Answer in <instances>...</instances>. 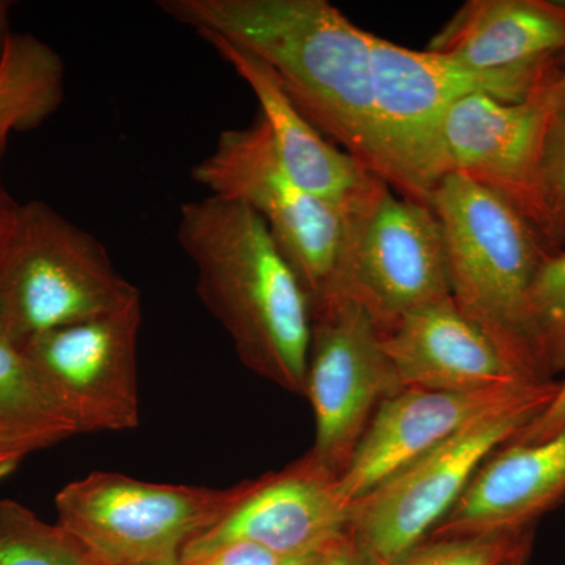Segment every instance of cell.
Wrapping results in <instances>:
<instances>
[{"label":"cell","instance_id":"obj_12","mask_svg":"<svg viewBox=\"0 0 565 565\" xmlns=\"http://www.w3.org/2000/svg\"><path fill=\"white\" fill-rule=\"evenodd\" d=\"M338 478L300 459L280 473L256 479L252 492L182 550L180 565H200L236 542L280 557L313 555L351 534L352 505Z\"/></svg>","mask_w":565,"mask_h":565},{"label":"cell","instance_id":"obj_23","mask_svg":"<svg viewBox=\"0 0 565 565\" xmlns=\"http://www.w3.org/2000/svg\"><path fill=\"white\" fill-rule=\"evenodd\" d=\"M533 533L426 539L393 565H511L531 552Z\"/></svg>","mask_w":565,"mask_h":565},{"label":"cell","instance_id":"obj_8","mask_svg":"<svg viewBox=\"0 0 565 565\" xmlns=\"http://www.w3.org/2000/svg\"><path fill=\"white\" fill-rule=\"evenodd\" d=\"M191 174L210 195L244 204L266 223L310 305L326 292L343 244L348 212L292 180L262 115L245 128L223 131Z\"/></svg>","mask_w":565,"mask_h":565},{"label":"cell","instance_id":"obj_35","mask_svg":"<svg viewBox=\"0 0 565 565\" xmlns=\"http://www.w3.org/2000/svg\"><path fill=\"white\" fill-rule=\"evenodd\" d=\"M565 7V6H564Z\"/></svg>","mask_w":565,"mask_h":565},{"label":"cell","instance_id":"obj_26","mask_svg":"<svg viewBox=\"0 0 565 565\" xmlns=\"http://www.w3.org/2000/svg\"><path fill=\"white\" fill-rule=\"evenodd\" d=\"M285 557L274 555L262 546L236 542L223 546L200 565H282Z\"/></svg>","mask_w":565,"mask_h":565},{"label":"cell","instance_id":"obj_30","mask_svg":"<svg viewBox=\"0 0 565 565\" xmlns=\"http://www.w3.org/2000/svg\"><path fill=\"white\" fill-rule=\"evenodd\" d=\"M10 6V2L0 0V62H2L3 54H6L7 44H9L11 33H13L10 32L9 24Z\"/></svg>","mask_w":565,"mask_h":565},{"label":"cell","instance_id":"obj_9","mask_svg":"<svg viewBox=\"0 0 565 565\" xmlns=\"http://www.w3.org/2000/svg\"><path fill=\"white\" fill-rule=\"evenodd\" d=\"M555 388L471 424L352 505L351 535L377 565H393L429 537L482 463L533 423Z\"/></svg>","mask_w":565,"mask_h":565},{"label":"cell","instance_id":"obj_2","mask_svg":"<svg viewBox=\"0 0 565 565\" xmlns=\"http://www.w3.org/2000/svg\"><path fill=\"white\" fill-rule=\"evenodd\" d=\"M177 237L195 266L200 299L241 362L305 396L310 300L266 223L244 204L207 195L182 204Z\"/></svg>","mask_w":565,"mask_h":565},{"label":"cell","instance_id":"obj_15","mask_svg":"<svg viewBox=\"0 0 565 565\" xmlns=\"http://www.w3.org/2000/svg\"><path fill=\"white\" fill-rule=\"evenodd\" d=\"M196 33L250 87L278 158L300 188L345 212L373 195L384 181L315 128L266 62L218 33Z\"/></svg>","mask_w":565,"mask_h":565},{"label":"cell","instance_id":"obj_21","mask_svg":"<svg viewBox=\"0 0 565 565\" xmlns=\"http://www.w3.org/2000/svg\"><path fill=\"white\" fill-rule=\"evenodd\" d=\"M0 565H102L63 530L17 501H0Z\"/></svg>","mask_w":565,"mask_h":565},{"label":"cell","instance_id":"obj_34","mask_svg":"<svg viewBox=\"0 0 565 565\" xmlns=\"http://www.w3.org/2000/svg\"><path fill=\"white\" fill-rule=\"evenodd\" d=\"M0 337H3V332H2V315H0Z\"/></svg>","mask_w":565,"mask_h":565},{"label":"cell","instance_id":"obj_27","mask_svg":"<svg viewBox=\"0 0 565 565\" xmlns=\"http://www.w3.org/2000/svg\"><path fill=\"white\" fill-rule=\"evenodd\" d=\"M319 565H377L373 557L353 541L352 535L341 539L323 553Z\"/></svg>","mask_w":565,"mask_h":565},{"label":"cell","instance_id":"obj_22","mask_svg":"<svg viewBox=\"0 0 565 565\" xmlns=\"http://www.w3.org/2000/svg\"><path fill=\"white\" fill-rule=\"evenodd\" d=\"M527 327L545 381L565 371V253L539 267L527 300Z\"/></svg>","mask_w":565,"mask_h":565},{"label":"cell","instance_id":"obj_7","mask_svg":"<svg viewBox=\"0 0 565 565\" xmlns=\"http://www.w3.org/2000/svg\"><path fill=\"white\" fill-rule=\"evenodd\" d=\"M323 297L359 305L381 333L405 315L451 297L444 230L433 207L382 182L345 215L337 266L318 300Z\"/></svg>","mask_w":565,"mask_h":565},{"label":"cell","instance_id":"obj_14","mask_svg":"<svg viewBox=\"0 0 565 565\" xmlns=\"http://www.w3.org/2000/svg\"><path fill=\"white\" fill-rule=\"evenodd\" d=\"M559 103L555 84L523 103L470 95L448 111L444 141L449 172L541 214L539 170L546 132Z\"/></svg>","mask_w":565,"mask_h":565},{"label":"cell","instance_id":"obj_32","mask_svg":"<svg viewBox=\"0 0 565 565\" xmlns=\"http://www.w3.org/2000/svg\"><path fill=\"white\" fill-rule=\"evenodd\" d=\"M555 93H556L557 103L561 104V107L565 106V77L563 81L556 82Z\"/></svg>","mask_w":565,"mask_h":565},{"label":"cell","instance_id":"obj_31","mask_svg":"<svg viewBox=\"0 0 565 565\" xmlns=\"http://www.w3.org/2000/svg\"><path fill=\"white\" fill-rule=\"evenodd\" d=\"M326 552L313 553V555L286 557L285 563H282V565H319V563H321L323 553Z\"/></svg>","mask_w":565,"mask_h":565},{"label":"cell","instance_id":"obj_16","mask_svg":"<svg viewBox=\"0 0 565 565\" xmlns=\"http://www.w3.org/2000/svg\"><path fill=\"white\" fill-rule=\"evenodd\" d=\"M381 334L401 392L471 393L533 382L505 362L451 297L405 315Z\"/></svg>","mask_w":565,"mask_h":565},{"label":"cell","instance_id":"obj_13","mask_svg":"<svg viewBox=\"0 0 565 565\" xmlns=\"http://www.w3.org/2000/svg\"><path fill=\"white\" fill-rule=\"evenodd\" d=\"M556 385L555 381L520 382L486 392L404 390L393 394L382 401L367 424L351 462L338 478V492L353 504L471 424L541 396Z\"/></svg>","mask_w":565,"mask_h":565},{"label":"cell","instance_id":"obj_6","mask_svg":"<svg viewBox=\"0 0 565 565\" xmlns=\"http://www.w3.org/2000/svg\"><path fill=\"white\" fill-rule=\"evenodd\" d=\"M255 482L211 489L96 471L57 493V523L102 565H180L184 546L228 514Z\"/></svg>","mask_w":565,"mask_h":565},{"label":"cell","instance_id":"obj_18","mask_svg":"<svg viewBox=\"0 0 565 565\" xmlns=\"http://www.w3.org/2000/svg\"><path fill=\"white\" fill-rule=\"evenodd\" d=\"M565 47V7L533 0H468L426 51L478 71L541 65Z\"/></svg>","mask_w":565,"mask_h":565},{"label":"cell","instance_id":"obj_4","mask_svg":"<svg viewBox=\"0 0 565 565\" xmlns=\"http://www.w3.org/2000/svg\"><path fill=\"white\" fill-rule=\"evenodd\" d=\"M375 125L394 192L424 206L449 172L444 141L448 111L470 95L523 103L544 90L541 65L478 71L399 46L371 33Z\"/></svg>","mask_w":565,"mask_h":565},{"label":"cell","instance_id":"obj_3","mask_svg":"<svg viewBox=\"0 0 565 565\" xmlns=\"http://www.w3.org/2000/svg\"><path fill=\"white\" fill-rule=\"evenodd\" d=\"M430 207L444 230L449 294L457 310L516 373L546 382L527 327L531 286L546 258L539 255L525 215L456 173L435 189Z\"/></svg>","mask_w":565,"mask_h":565},{"label":"cell","instance_id":"obj_24","mask_svg":"<svg viewBox=\"0 0 565 565\" xmlns=\"http://www.w3.org/2000/svg\"><path fill=\"white\" fill-rule=\"evenodd\" d=\"M541 215L550 222L565 221V106L550 125L539 170Z\"/></svg>","mask_w":565,"mask_h":565},{"label":"cell","instance_id":"obj_1","mask_svg":"<svg viewBox=\"0 0 565 565\" xmlns=\"http://www.w3.org/2000/svg\"><path fill=\"white\" fill-rule=\"evenodd\" d=\"M159 9L258 55L322 136L388 184L375 125L371 32L327 0H162Z\"/></svg>","mask_w":565,"mask_h":565},{"label":"cell","instance_id":"obj_28","mask_svg":"<svg viewBox=\"0 0 565 565\" xmlns=\"http://www.w3.org/2000/svg\"><path fill=\"white\" fill-rule=\"evenodd\" d=\"M18 210H20V203L14 202L0 177V253L9 241L14 221H17Z\"/></svg>","mask_w":565,"mask_h":565},{"label":"cell","instance_id":"obj_19","mask_svg":"<svg viewBox=\"0 0 565 565\" xmlns=\"http://www.w3.org/2000/svg\"><path fill=\"white\" fill-rule=\"evenodd\" d=\"M77 434L61 401L20 344L0 337V446L22 456Z\"/></svg>","mask_w":565,"mask_h":565},{"label":"cell","instance_id":"obj_10","mask_svg":"<svg viewBox=\"0 0 565 565\" xmlns=\"http://www.w3.org/2000/svg\"><path fill=\"white\" fill-rule=\"evenodd\" d=\"M310 313L305 396L313 405L316 437L305 459L340 478L379 405L401 390L382 334L363 308L323 297Z\"/></svg>","mask_w":565,"mask_h":565},{"label":"cell","instance_id":"obj_25","mask_svg":"<svg viewBox=\"0 0 565 565\" xmlns=\"http://www.w3.org/2000/svg\"><path fill=\"white\" fill-rule=\"evenodd\" d=\"M565 424V379L559 382L555 399L533 423L523 427L509 444L533 445L552 437Z\"/></svg>","mask_w":565,"mask_h":565},{"label":"cell","instance_id":"obj_20","mask_svg":"<svg viewBox=\"0 0 565 565\" xmlns=\"http://www.w3.org/2000/svg\"><path fill=\"white\" fill-rule=\"evenodd\" d=\"M65 98V63L31 33H11L0 62V159L11 134L39 128Z\"/></svg>","mask_w":565,"mask_h":565},{"label":"cell","instance_id":"obj_29","mask_svg":"<svg viewBox=\"0 0 565 565\" xmlns=\"http://www.w3.org/2000/svg\"><path fill=\"white\" fill-rule=\"evenodd\" d=\"M25 456L20 455V452L10 451V449L2 448L0 446V481L13 473L22 460H24Z\"/></svg>","mask_w":565,"mask_h":565},{"label":"cell","instance_id":"obj_17","mask_svg":"<svg viewBox=\"0 0 565 565\" xmlns=\"http://www.w3.org/2000/svg\"><path fill=\"white\" fill-rule=\"evenodd\" d=\"M565 500V424L533 445L501 446L427 539L522 533Z\"/></svg>","mask_w":565,"mask_h":565},{"label":"cell","instance_id":"obj_5","mask_svg":"<svg viewBox=\"0 0 565 565\" xmlns=\"http://www.w3.org/2000/svg\"><path fill=\"white\" fill-rule=\"evenodd\" d=\"M140 292L93 234L43 202L20 204L0 253L3 338L35 334L118 313Z\"/></svg>","mask_w":565,"mask_h":565},{"label":"cell","instance_id":"obj_33","mask_svg":"<svg viewBox=\"0 0 565 565\" xmlns=\"http://www.w3.org/2000/svg\"><path fill=\"white\" fill-rule=\"evenodd\" d=\"M530 555H531V552L525 553V555H522L520 557H516L514 563H512L511 565H527V564H530Z\"/></svg>","mask_w":565,"mask_h":565},{"label":"cell","instance_id":"obj_11","mask_svg":"<svg viewBox=\"0 0 565 565\" xmlns=\"http://www.w3.org/2000/svg\"><path fill=\"white\" fill-rule=\"evenodd\" d=\"M141 305L29 338L22 351L51 386L77 434L139 427Z\"/></svg>","mask_w":565,"mask_h":565}]
</instances>
